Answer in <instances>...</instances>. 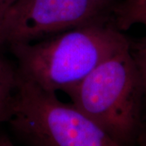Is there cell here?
<instances>
[{
    "label": "cell",
    "instance_id": "6da1fadb",
    "mask_svg": "<svg viewBox=\"0 0 146 146\" xmlns=\"http://www.w3.org/2000/svg\"><path fill=\"white\" fill-rule=\"evenodd\" d=\"M107 17L39 41L11 46L17 72L47 91L66 93L129 41Z\"/></svg>",
    "mask_w": 146,
    "mask_h": 146
},
{
    "label": "cell",
    "instance_id": "7a4b0ae2",
    "mask_svg": "<svg viewBox=\"0 0 146 146\" xmlns=\"http://www.w3.org/2000/svg\"><path fill=\"white\" fill-rule=\"evenodd\" d=\"M65 94L76 108L125 146L140 127L143 89L131 44Z\"/></svg>",
    "mask_w": 146,
    "mask_h": 146
},
{
    "label": "cell",
    "instance_id": "3957f363",
    "mask_svg": "<svg viewBox=\"0 0 146 146\" xmlns=\"http://www.w3.org/2000/svg\"><path fill=\"white\" fill-rule=\"evenodd\" d=\"M7 123L27 146H125L72 103L61 102L18 72Z\"/></svg>",
    "mask_w": 146,
    "mask_h": 146
},
{
    "label": "cell",
    "instance_id": "277c9868",
    "mask_svg": "<svg viewBox=\"0 0 146 146\" xmlns=\"http://www.w3.org/2000/svg\"><path fill=\"white\" fill-rule=\"evenodd\" d=\"M114 3L101 0H13L0 20V44L42 40L107 17Z\"/></svg>",
    "mask_w": 146,
    "mask_h": 146
},
{
    "label": "cell",
    "instance_id": "5b68a950",
    "mask_svg": "<svg viewBox=\"0 0 146 146\" xmlns=\"http://www.w3.org/2000/svg\"><path fill=\"white\" fill-rule=\"evenodd\" d=\"M111 21L120 31L129 29L135 25L146 26V0H122L113 4Z\"/></svg>",
    "mask_w": 146,
    "mask_h": 146
},
{
    "label": "cell",
    "instance_id": "8992f818",
    "mask_svg": "<svg viewBox=\"0 0 146 146\" xmlns=\"http://www.w3.org/2000/svg\"><path fill=\"white\" fill-rule=\"evenodd\" d=\"M17 80V70L0 58V121L7 122Z\"/></svg>",
    "mask_w": 146,
    "mask_h": 146
},
{
    "label": "cell",
    "instance_id": "52a82bcc",
    "mask_svg": "<svg viewBox=\"0 0 146 146\" xmlns=\"http://www.w3.org/2000/svg\"><path fill=\"white\" fill-rule=\"evenodd\" d=\"M145 27L146 30V26ZM131 48L141 78L143 94L146 97V33L141 41L137 42L133 48L131 46Z\"/></svg>",
    "mask_w": 146,
    "mask_h": 146
},
{
    "label": "cell",
    "instance_id": "ba28073f",
    "mask_svg": "<svg viewBox=\"0 0 146 146\" xmlns=\"http://www.w3.org/2000/svg\"><path fill=\"white\" fill-rule=\"evenodd\" d=\"M13 0H0V20L3 16L6 11L9 7Z\"/></svg>",
    "mask_w": 146,
    "mask_h": 146
},
{
    "label": "cell",
    "instance_id": "9c48e42d",
    "mask_svg": "<svg viewBox=\"0 0 146 146\" xmlns=\"http://www.w3.org/2000/svg\"><path fill=\"white\" fill-rule=\"evenodd\" d=\"M0 146H16L14 143L5 134H0Z\"/></svg>",
    "mask_w": 146,
    "mask_h": 146
},
{
    "label": "cell",
    "instance_id": "30bf717a",
    "mask_svg": "<svg viewBox=\"0 0 146 146\" xmlns=\"http://www.w3.org/2000/svg\"><path fill=\"white\" fill-rule=\"evenodd\" d=\"M101 1H105V2H108V3H113V2H114V0H101Z\"/></svg>",
    "mask_w": 146,
    "mask_h": 146
},
{
    "label": "cell",
    "instance_id": "8fae6325",
    "mask_svg": "<svg viewBox=\"0 0 146 146\" xmlns=\"http://www.w3.org/2000/svg\"><path fill=\"white\" fill-rule=\"evenodd\" d=\"M2 123V122H1V121H0V123Z\"/></svg>",
    "mask_w": 146,
    "mask_h": 146
},
{
    "label": "cell",
    "instance_id": "7c38bea8",
    "mask_svg": "<svg viewBox=\"0 0 146 146\" xmlns=\"http://www.w3.org/2000/svg\"><path fill=\"white\" fill-rule=\"evenodd\" d=\"M0 46H1V44H0Z\"/></svg>",
    "mask_w": 146,
    "mask_h": 146
}]
</instances>
